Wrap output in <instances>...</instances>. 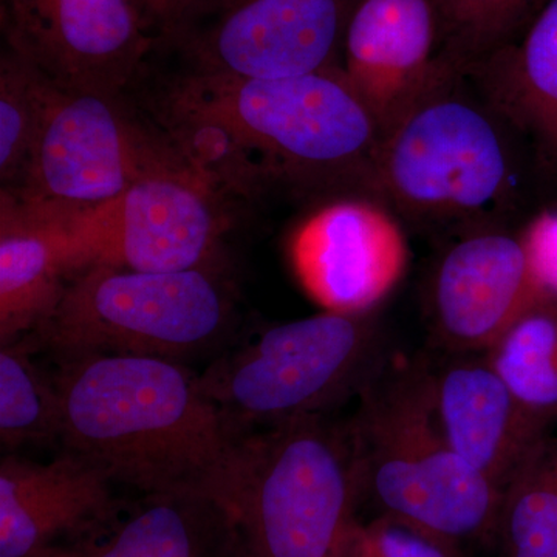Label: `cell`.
I'll use <instances>...</instances> for the list:
<instances>
[{"label":"cell","instance_id":"obj_1","mask_svg":"<svg viewBox=\"0 0 557 557\" xmlns=\"http://www.w3.org/2000/svg\"><path fill=\"white\" fill-rule=\"evenodd\" d=\"M148 113L226 196L373 197L383 131L343 67L278 79L185 72Z\"/></svg>","mask_w":557,"mask_h":557},{"label":"cell","instance_id":"obj_2","mask_svg":"<svg viewBox=\"0 0 557 557\" xmlns=\"http://www.w3.org/2000/svg\"><path fill=\"white\" fill-rule=\"evenodd\" d=\"M57 364L62 450L97 465L115 485L208 497L233 515L249 434L201 392L196 373L139 355Z\"/></svg>","mask_w":557,"mask_h":557},{"label":"cell","instance_id":"obj_3","mask_svg":"<svg viewBox=\"0 0 557 557\" xmlns=\"http://www.w3.org/2000/svg\"><path fill=\"white\" fill-rule=\"evenodd\" d=\"M350 423L361 497L380 515L460 547L496 539L504 491L449 445L423 362L384 364Z\"/></svg>","mask_w":557,"mask_h":557},{"label":"cell","instance_id":"obj_4","mask_svg":"<svg viewBox=\"0 0 557 557\" xmlns=\"http://www.w3.org/2000/svg\"><path fill=\"white\" fill-rule=\"evenodd\" d=\"M509 131L467 75L453 70L383 135L373 197L416 222L483 218L515 190Z\"/></svg>","mask_w":557,"mask_h":557},{"label":"cell","instance_id":"obj_5","mask_svg":"<svg viewBox=\"0 0 557 557\" xmlns=\"http://www.w3.org/2000/svg\"><path fill=\"white\" fill-rule=\"evenodd\" d=\"M218 271L90 267L25 338L57 361L109 354L182 362L228 335L233 306Z\"/></svg>","mask_w":557,"mask_h":557},{"label":"cell","instance_id":"obj_6","mask_svg":"<svg viewBox=\"0 0 557 557\" xmlns=\"http://www.w3.org/2000/svg\"><path fill=\"white\" fill-rule=\"evenodd\" d=\"M361 500L350 424L324 413L258 429L233 511L244 557H330Z\"/></svg>","mask_w":557,"mask_h":557},{"label":"cell","instance_id":"obj_7","mask_svg":"<svg viewBox=\"0 0 557 557\" xmlns=\"http://www.w3.org/2000/svg\"><path fill=\"white\" fill-rule=\"evenodd\" d=\"M386 364L379 311H322L263 332L197 375L201 392L242 431L324 416L361 394Z\"/></svg>","mask_w":557,"mask_h":557},{"label":"cell","instance_id":"obj_8","mask_svg":"<svg viewBox=\"0 0 557 557\" xmlns=\"http://www.w3.org/2000/svg\"><path fill=\"white\" fill-rule=\"evenodd\" d=\"M124 98L51 83L24 177L3 193L65 218L119 199L149 175L193 164L152 116Z\"/></svg>","mask_w":557,"mask_h":557},{"label":"cell","instance_id":"obj_9","mask_svg":"<svg viewBox=\"0 0 557 557\" xmlns=\"http://www.w3.org/2000/svg\"><path fill=\"white\" fill-rule=\"evenodd\" d=\"M228 197L189 164L139 180L101 207L53 218L67 233L78 273L98 265L219 270L231 225Z\"/></svg>","mask_w":557,"mask_h":557},{"label":"cell","instance_id":"obj_10","mask_svg":"<svg viewBox=\"0 0 557 557\" xmlns=\"http://www.w3.org/2000/svg\"><path fill=\"white\" fill-rule=\"evenodd\" d=\"M359 0H193L164 40L188 72L278 79L341 67Z\"/></svg>","mask_w":557,"mask_h":557},{"label":"cell","instance_id":"obj_11","mask_svg":"<svg viewBox=\"0 0 557 557\" xmlns=\"http://www.w3.org/2000/svg\"><path fill=\"white\" fill-rule=\"evenodd\" d=\"M9 50L65 89L126 94L156 46L132 0H0Z\"/></svg>","mask_w":557,"mask_h":557},{"label":"cell","instance_id":"obj_12","mask_svg":"<svg viewBox=\"0 0 557 557\" xmlns=\"http://www.w3.org/2000/svg\"><path fill=\"white\" fill-rule=\"evenodd\" d=\"M288 252L307 295L335 313L379 311L409 263L397 214L369 196L327 200L300 223Z\"/></svg>","mask_w":557,"mask_h":557},{"label":"cell","instance_id":"obj_13","mask_svg":"<svg viewBox=\"0 0 557 557\" xmlns=\"http://www.w3.org/2000/svg\"><path fill=\"white\" fill-rule=\"evenodd\" d=\"M115 483L62 450L49 463L0 461V557H79L124 518Z\"/></svg>","mask_w":557,"mask_h":557},{"label":"cell","instance_id":"obj_14","mask_svg":"<svg viewBox=\"0 0 557 557\" xmlns=\"http://www.w3.org/2000/svg\"><path fill=\"white\" fill-rule=\"evenodd\" d=\"M522 234L480 226L454 242L429 284V327L453 355H482L545 295Z\"/></svg>","mask_w":557,"mask_h":557},{"label":"cell","instance_id":"obj_15","mask_svg":"<svg viewBox=\"0 0 557 557\" xmlns=\"http://www.w3.org/2000/svg\"><path fill=\"white\" fill-rule=\"evenodd\" d=\"M341 67L383 135L457 70L440 57L434 0H359Z\"/></svg>","mask_w":557,"mask_h":557},{"label":"cell","instance_id":"obj_16","mask_svg":"<svg viewBox=\"0 0 557 557\" xmlns=\"http://www.w3.org/2000/svg\"><path fill=\"white\" fill-rule=\"evenodd\" d=\"M432 370L435 410L449 445L505 491L548 428L530 416L485 355H454Z\"/></svg>","mask_w":557,"mask_h":557},{"label":"cell","instance_id":"obj_17","mask_svg":"<svg viewBox=\"0 0 557 557\" xmlns=\"http://www.w3.org/2000/svg\"><path fill=\"white\" fill-rule=\"evenodd\" d=\"M78 273L60 220L3 193L0 197V344L30 335Z\"/></svg>","mask_w":557,"mask_h":557},{"label":"cell","instance_id":"obj_18","mask_svg":"<svg viewBox=\"0 0 557 557\" xmlns=\"http://www.w3.org/2000/svg\"><path fill=\"white\" fill-rule=\"evenodd\" d=\"M512 131L557 174V0H548L515 42L465 72Z\"/></svg>","mask_w":557,"mask_h":557},{"label":"cell","instance_id":"obj_19","mask_svg":"<svg viewBox=\"0 0 557 557\" xmlns=\"http://www.w3.org/2000/svg\"><path fill=\"white\" fill-rule=\"evenodd\" d=\"M79 557H244V545L234 516L212 498L145 496Z\"/></svg>","mask_w":557,"mask_h":557},{"label":"cell","instance_id":"obj_20","mask_svg":"<svg viewBox=\"0 0 557 557\" xmlns=\"http://www.w3.org/2000/svg\"><path fill=\"white\" fill-rule=\"evenodd\" d=\"M485 358L530 416L557 420V295L545 293L486 350Z\"/></svg>","mask_w":557,"mask_h":557},{"label":"cell","instance_id":"obj_21","mask_svg":"<svg viewBox=\"0 0 557 557\" xmlns=\"http://www.w3.org/2000/svg\"><path fill=\"white\" fill-rule=\"evenodd\" d=\"M502 557H557V435L534 446L502 498Z\"/></svg>","mask_w":557,"mask_h":557},{"label":"cell","instance_id":"obj_22","mask_svg":"<svg viewBox=\"0 0 557 557\" xmlns=\"http://www.w3.org/2000/svg\"><path fill=\"white\" fill-rule=\"evenodd\" d=\"M27 338L0 348V440L3 448L61 440V403L54 373L33 359Z\"/></svg>","mask_w":557,"mask_h":557},{"label":"cell","instance_id":"obj_23","mask_svg":"<svg viewBox=\"0 0 557 557\" xmlns=\"http://www.w3.org/2000/svg\"><path fill=\"white\" fill-rule=\"evenodd\" d=\"M548 0H434L440 57L461 73L518 40Z\"/></svg>","mask_w":557,"mask_h":557},{"label":"cell","instance_id":"obj_24","mask_svg":"<svg viewBox=\"0 0 557 557\" xmlns=\"http://www.w3.org/2000/svg\"><path fill=\"white\" fill-rule=\"evenodd\" d=\"M51 81L30 62L7 50L0 62V180L20 185L38 141Z\"/></svg>","mask_w":557,"mask_h":557},{"label":"cell","instance_id":"obj_25","mask_svg":"<svg viewBox=\"0 0 557 557\" xmlns=\"http://www.w3.org/2000/svg\"><path fill=\"white\" fill-rule=\"evenodd\" d=\"M330 557H465L460 547L379 515L369 522L355 518Z\"/></svg>","mask_w":557,"mask_h":557},{"label":"cell","instance_id":"obj_26","mask_svg":"<svg viewBox=\"0 0 557 557\" xmlns=\"http://www.w3.org/2000/svg\"><path fill=\"white\" fill-rule=\"evenodd\" d=\"M522 239L542 287L557 295V212H544L534 219Z\"/></svg>","mask_w":557,"mask_h":557},{"label":"cell","instance_id":"obj_27","mask_svg":"<svg viewBox=\"0 0 557 557\" xmlns=\"http://www.w3.org/2000/svg\"><path fill=\"white\" fill-rule=\"evenodd\" d=\"M137 7L146 27L159 32L161 39L183 16L193 0H132Z\"/></svg>","mask_w":557,"mask_h":557}]
</instances>
